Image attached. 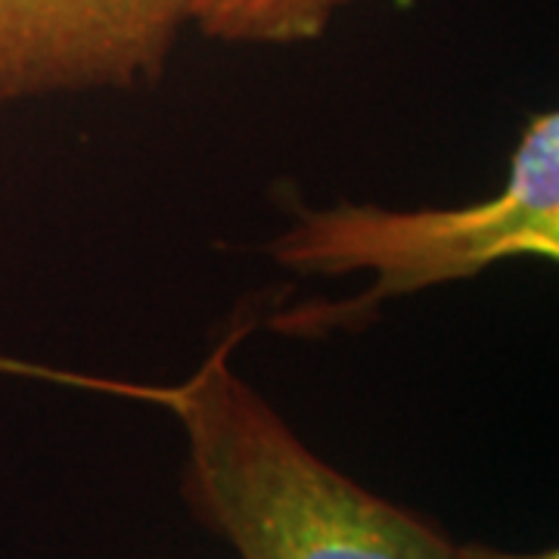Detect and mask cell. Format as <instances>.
<instances>
[{
    "label": "cell",
    "mask_w": 559,
    "mask_h": 559,
    "mask_svg": "<svg viewBox=\"0 0 559 559\" xmlns=\"http://www.w3.org/2000/svg\"><path fill=\"white\" fill-rule=\"evenodd\" d=\"M171 411L187 439L180 495L240 559H463L439 525L314 454L224 358L175 389Z\"/></svg>",
    "instance_id": "cell-1"
},
{
    "label": "cell",
    "mask_w": 559,
    "mask_h": 559,
    "mask_svg": "<svg viewBox=\"0 0 559 559\" xmlns=\"http://www.w3.org/2000/svg\"><path fill=\"white\" fill-rule=\"evenodd\" d=\"M559 255V112L532 116L495 197L454 209H382L342 202L301 212L271 246L296 274H373L355 305H380L457 283L510 259Z\"/></svg>",
    "instance_id": "cell-2"
},
{
    "label": "cell",
    "mask_w": 559,
    "mask_h": 559,
    "mask_svg": "<svg viewBox=\"0 0 559 559\" xmlns=\"http://www.w3.org/2000/svg\"><path fill=\"white\" fill-rule=\"evenodd\" d=\"M187 0H0V106L156 84Z\"/></svg>",
    "instance_id": "cell-3"
},
{
    "label": "cell",
    "mask_w": 559,
    "mask_h": 559,
    "mask_svg": "<svg viewBox=\"0 0 559 559\" xmlns=\"http://www.w3.org/2000/svg\"><path fill=\"white\" fill-rule=\"evenodd\" d=\"M352 0H187L190 25L224 44L289 47L318 40Z\"/></svg>",
    "instance_id": "cell-4"
},
{
    "label": "cell",
    "mask_w": 559,
    "mask_h": 559,
    "mask_svg": "<svg viewBox=\"0 0 559 559\" xmlns=\"http://www.w3.org/2000/svg\"><path fill=\"white\" fill-rule=\"evenodd\" d=\"M460 557L463 559H559L557 547L550 550H535V554H516V550H500L488 544H460Z\"/></svg>",
    "instance_id": "cell-5"
}]
</instances>
